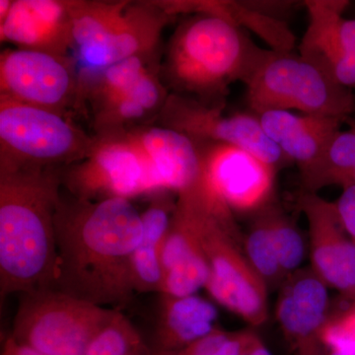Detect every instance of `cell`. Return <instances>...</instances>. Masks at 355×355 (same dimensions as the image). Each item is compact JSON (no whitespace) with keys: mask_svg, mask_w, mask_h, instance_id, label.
<instances>
[{"mask_svg":"<svg viewBox=\"0 0 355 355\" xmlns=\"http://www.w3.org/2000/svg\"><path fill=\"white\" fill-rule=\"evenodd\" d=\"M142 230L141 212L130 200L62 197L53 288L103 307L128 304L135 293L132 254Z\"/></svg>","mask_w":355,"mask_h":355,"instance_id":"1","label":"cell"},{"mask_svg":"<svg viewBox=\"0 0 355 355\" xmlns=\"http://www.w3.org/2000/svg\"><path fill=\"white\" fill-rule=\"evenodd\" d=\"M62 171H0V294L53 288Z\"/></svg>","mask_w":355,"mask_h":355,"instance_id":"2","label":"cell"},{"mask_svg":"<svg viewBox=\"0 0 355 355\" xmlns=\"http://www.w3.org/2000/svg\"><path fill=\"white\" fill-rule=\"evenodd\" d=\"M245 30L222 18L198 15L178 27L161 77L175 94L225 106L230 86L246 84L268 53Z\"/></svg>","mask_w":355,"mask_h":355,"instance_id":"3","label":"cell"},{"mask_svg":"<svg viewBox=\"0 0 355 355\" xmlns=\"http://www.w3.org/2000/svg\"><path fill=\"white\" fill-rule=\"evenodd\" d=\"M175 18L160 1L71 0L72 60L79 94L112 65L135 57L157 58L163 30Z\"/></svg>","mask_w":355,"mask_h":355,"instance_id":"4","label":"cell"},{"mask_svg":"<svg viewBox=\"0 0 355 355\" xmlns=\"http://www.w3.org/2000/svg\"><path fill=\"white\" fill-rule=\"evenodd\" d=\"M190 190L209 268L205 289L218 304L250 326H261L268 318V288L248 260L235 214L210 190L202 174Z\"/></svg>","mask_w":355,"mask_h":355,"instance_id":"5","label":"cell"},{"mask_svg":"<svg viewBox=\"0 0 355 355\" xmlns=\"http://www.w3.org/2000/svg\"><path fill=\"white\" fill-rule=\"evenodd\" d=\"M245 85L248 105L256 116L296 110L304 114L347 120L355 112L354 91L293 51L268 49Z\"/></svg>","mask_w":355,"mask_h":355,"instance_id":"6","label":"cell"},{"mask_svg":"<svg viewBox=\"0 0 355 355\" xmlns=\"http://www.w3.org/2000/svg\"><path fill=\"white\" fill-rule=\"evenodd\" d=\"M69 116L0 97V171L64 170L95 144Z\"/></svg>","mask_w":355,"mask_h":355,"instance_id":"7","label":"cell"},{"mask_svg":"<svg viewBox=\"0 0 355 355\" xmlns=\"http://www.w3.org/2000/svg\"><path fill=\"white\" fill-rule=\"evenodd\" d=\"M158 58L135 57L112 65L83 86L79 110L94 135L123 133L158 121L170 95Z\"/></svg>","mask_w":355,"mask_h":355,"instance_id":"8","label":"cell"},{"mask_svg":"<svg viewBox=\"0 0 355 355\" xmlns=\"http://www.w3.org/2000/svg\"><path fill=\"white\" fill-rule=\"evenodd\" d=\"M11 338L48 355H84L118 310L55 288L19 294Z\"/></svg>","mask_w":355,"mask_h":355,"instance_id":"9","label":"cell"},{"mask_svg":"<svg viewBox=\"0 0 355 355\" xmlns=\"http://www.w3.org/2000/svg\"><path fill=\"white\" fill-rule=\"evenodd\" d=\"M85 158L62 170V187L84 200L127 198L156 193L148 168L127 133L95 135Z\"/></svg>","mask_w":355,"mask_h":355,"instance_id":"10","label":"cell"},{"mask_svg":"<svg viewBox=\"0 0 355 355\" xmlns=\"http://www.w3.org/2000/svg\"><path fill=\"white\" fill-rule=\"evenodd\" d=\"M225 106H210L170 92L157 125L183 133L198 144H223L245 149L279 170L291 162L268 139L254 114H225Z\"/></svg>","mask_w":355,"mask_h":355,"instance_id":"11","label":"cell"},{"mask_svg":"<svg viewBox=\"0 0 355 355\" xmlns=\"http://www.w3.org/2000/svg\"><path fill=\"white\" fill-rule=\"evenodd\" d=\"M0 97L67 116L79 109V78L71 58L14 49L0 57Z\"/></svg>","mask_w":355,"mask_h":355,"instance_id":"12","label":"cell"},{"mask_svg":"<svg viewBox=\"0 0 355 355\" xmlns=\"http://www.w3.org/2000/svg\"><path fill=\"white\" fill-rule=\"evenodd\" d=\"M196 144L207 186L233 214L254 216L275 202L273 166L237 146Z\"/></svg>","mask_w":355,"mask_h":355,"instance_id":"13","label":"cell"},{"mask_svg":"<svg viewBox=\"0 0 355 355\" xmlns=\"http://www.w3.org/2000/svg\"><path fill=\"white\" fill-rule=\"evenodd\" d=\"M308 222L311 270L349 301L355 299V243L343 228L335 202L302 191L296 200Z\"/></svg>","mask_w":355,"mask_h":355,"instance_id":"14","label":"cell"},{"mask_svg":"<svg viewBox=\"0 0 355 355\" xmlns=\"http://www.w3.org/2000/svg\"><path fill=\"white\" fill-rule=\"evenodd\" d=\"M329 287L311 268H299L279 287L275 317L294 355H324L321 331L330 315Z\"/></svg>","mask_w":355,"mask_h":355,"instance_id":"15","label":"cell"},{"mask_svg":"<svg viewBox=\"0 0 355 355\" xmlns=\"http://www.w3.org/2000/svg\"><path fill=\"white\" fill-rule=\"evenodd\" d=\"M162 266L164 279L159 294L177 297L195 295L209 282V268L200 245L197 211L190 189L177 195L163 245Z\"/></svg>","mask_w":355,"mask_h":355,"instance_id":"16","label":"cell"},{"mask_svg":"<svg viewBox=\"0 0 355 355\" xmlns=\"http://www.w3.org/2000/svg\"><path fill=\"white\" fill-rule=\"evenodd\" d=\"M125 133L144 157L156 193L178 195L202 176L200 148L183 133L160 125H144Z\"/></svg>","mask_w":355,"mask_h":355,"instance_id":"17","label":"cell"},{"mask_svg":"<svg viewBox=\"0 0 355 355\" xmlns=\"http://www.w3.org/2000/svg\"><path fill=\"white\" fill-rule=\"evenodd\" d=\"M0 39L18 49L70 58L71 0H14L0 21Z\"/></svg>","mask_w":355,"mask_h":355,"instance_id":"18","label":"cell"},{"mask_svg":"<svg viewBox=\"0 0 355 355\" xmlns=\"http://www.w3.org/2000/svg\"><path fill=\"white\" fill-rule=\"evenodd\" d=\"M257 116L268 139L298 166L300 175L316 164L347 121L288 111H268Z\"/></svg>","mask_w":355,"mask_h":355,"instance_id":"19","label":"cell"},{"mask_svg":"<svg viewBox=\"0 0 355 355\" xmlns=\"http://www.w3.org/2000/svg\"><path fill=\"white\" fill-rule=\"evenodd\" d=\"M299 50L338 83L355 90V18L334 14L316 18L308 26Z\"/></svg>","mask_w":355,"mask_h":355,"instance_id":"20","label":"cell"},{"mask_svg":"<svg viewBox=\"0 0 355 355\" xmlns=\"http://www.w3.org/2000/svg\"><path fill=\"white\" fill-rule=\"evenodd\" d=\"M159 295L154 352L184 349L217 328L218 312L207 299L197 294L182 297Z\"/></svg>","mask_w":355,"mask_h":355,"instance_id":"21","label":"cell"},{"mask_svg":"<svg viewBox=\"0 0 355 355\" xmlns=\"http://www.w3.org/2000/svg\"><path fill=\"white\" fill-rule=\"evenodd\" d=\"M172 193L159 191L153 193V200L141 212V238L132 258V282L133 291L137 293H160L164 270L162 266V249L176 200Z\"/></svg>","mask_w":355,"mask_h":355,"instance_id":"22","label":"cell"},{"mask_svg":"<svg viewBox=\"0 0 355 355\" xmlns=\"http://www.w3.org/2000/svg\"><path fill=\"white\" fill-rule=\"evenodd\" d=\"M184 13L214 16L256 34L275 51H293L296 37L286 21L268 17L247 3V0H184Z\"/></svg>","mask_w":355,"mask_h":355,"instance_id":"23","label":"cell"},{"mask_svg":"<svg viewBox=\"0 0 355 355\" xmlns=\"http://www.w3.org/2000/svg\"><path fill=\"white\" fill-rule=\"evenodd\" d=\"M355 171V123L336 133L319 161L301 176L302 191L318 193L324 187L349 184Z\"/></svg>","mask_w":355,"mask_h":355,"instance_id":"24","label":"cell"},{"mask_svg":"<svg viewBox=\"0 0 355 355\" xmlns=\"http://www.w3.org/2000/svg\"><path fill=\"white\" fill-rule=\"evenodd\" d=\"M282 270L288 277L302 265L306 243L300 229L277 203L261 210Z\"/></svg>","mask_w":355,"mask_h":355,"instance_id":"25","label":"cell"},{"mask_svg":"<svg viewBox=\"0 0 355 355\" xmlns=\"http://www.w3.org/2000/svg\"><path fill=\"white\" fill-rule=\"evenodd\" d=\"M254 216L249 231L243 239L245 253L254 272L268 288H279L287 279L286 275L280 266L263 212L261 210Z\"/></svg>","mask_w":355,"mask_h":355,"instance_id":"26","label":"cell"},{"mask_svg":"<svg viewBox=\"0 0 355 355\" xmlns=\"http://www.w3.org/2000/svg\"><path fill=\"white\" fill-rule=\"evenodd\" d=\"M84 355H154V350L132 322L118 310Z\"/></svg>","mask_w":355,"mask_h":355,"instance_id":"27","label":"cell"},{"mask_svg":"<svg viewBox=\"0 0 355 355\" xmlns=\"http://www.w3.org/2000/svg\"><path fill=\"white\" fill-rule=\"evenodd\" d=\"M327 352L335 355H355V302L329 315L321 331Z\"/></svg>","mask_w":355,"mask_h":355,"instance_id":"28","label":"cell"},{"mask_svg":"<svg viewBox=\"0 0 355 355\" xmlns=\"http://www.w3.org/2000/svg\"><path fill=\"white\" fill-rule=\"evenodd\" d=\"M250 330L225 331L217 328L184 349L154 352V355H240Z\"/></svg>","mask_w":355,"mask_h":355,"instance_id":"29","label":"cell"},{"mask_svg":"<svg viewBox=\"0 0 355 355\" xmlns=\"http://www.w3.org/2000/svg\"><path fill=\"white\" fill-rule=\"evenodd\" d=\"M334 202L343 228L355 243V186L343 189L342 195Z\"/></svg>","mask_w":355,"mask_h":355,"instance_id":"30","label":"cell"},{"mask_svg":"<svg viewBox=\"0 0 355 355\" xmlns=\"http://www.w3.org/2000/svg\"><path fill=\"white\" fill-rule=\"evenodd\" d=\"M304 2V1H303ZM303 2L297 1H268V0H247L254 10L265 14L268 17L275 19L284 20V17L293 12L297 6H303Z\"/></svg>","mask_w":355,"mask_h":355,"instance_id":"31","label":"cell"},{"mask_svg":"<svg viewBox=\"0 0 355 355\" xmlns=\"http://www.w3.org/2000/svg\"><path fill=\"white\" fill-rule=\"evenodd\" d=\"M240 355H272L266 347L265 343L258 334L254 330H250L249 336Z\"/></svg>","mask_w":355,"mask_h":355,"instance_id":"32","label":"cell"},{"mask_svg":"<svg viewBox=\"0 0 355 355\" xmlns=\"http://www.w3.org/2000/svg\"><path fill=\"white\" fill-rule=\"evenodd\" d=\"M0 355H48L42 354L38 350L31 349L27 345L16 342L10 336L6 338L2 345L1 354Z\"/></svg>","mask_w":355,"mask_h":355,"instance_id":"33","label":"cell"},{"mask_svg":"<svg viewBox=\"0 0 355 355\" xmlns=\"http://www.w3.org/2000/svg\"><path fill=\"white\" fill-rule=\"evenodd\" d=\"M12 2V0H1L0 1V21L3 20L10 11Z\"/></svg>","mask_w":355,"mask_h":355,"instance_id":"34","label":"cell"},{"mask_svg":"<svg viewBox=\"0 0 355 355\" xmlns=\"http://www.w3.org/2000/svg\"><path fill=\"white\" fill-rule=\"evenodd\" d=\"M352 186H355V171H354V174H352V176L350 177L349 184H347V186L345 187V188H347V187H352Z\"/></svg>","mask_w":355,"mask_h":355,"instance_id":"35","label":"cell"},{"mask_svg":"<svg viewBox=\"0 0 355 355\" xmlns=\"http://www.w3.org/2000/svg\"><path fill=\"white\" fill-rule=\"evenodd\" d=\"M324 355H335V354H331V352H327L326 354H324Z\"/></svg>","mask_w":355,"mask_h":355,"instance_id":"36","label":"cell"},{"mask_svg":"<svg viewBox=\"0 0 355 355\" xmlns=\"http://www.w3.org/2000/svg\"><path fill=\"white\" fill-rule=\"evenodd\" d=\"M349 302H355V299H354V300L349 301Z\"/></svg>","mask_w":355,"mask_h":355,"instance_id":"37","label":"cell"}]
</instances>
